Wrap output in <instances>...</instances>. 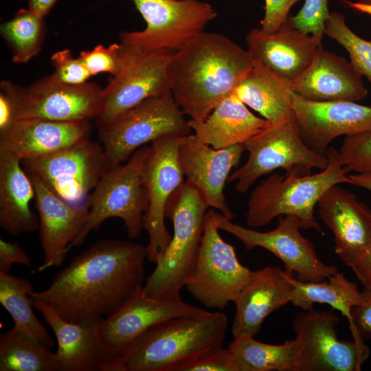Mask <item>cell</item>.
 <instances>
[{"instance_id": "8992f818", "label": "cell", "mask_w": 371, "mask_h": 371, "mask_svg": "<svg viewBox=\"0 0 371 371\" xmlns=\"http://www.w3.org/2000/svg\"><path fill=\"white\" fill-rule=\"evenodd\" d=\"M150 149L146 145L140 147L126 164L104 172L87 198L89 212L69 249L81 245L90 232L98 230L110 218L123 221L130 238L140 234L148 205L142 172Z\"/></svg>"}, {"instance_id": "52a82bcc", "label": "cell", "mask_w": 371, "mask_h": 371, "mask_svg": "<svg viewBox=\"0 0 371 371\" xmlns=\"http://www.w3.org/2000/svg\"><path fill=\"white\" fill-rule=\"evenodd\" d=\"M184 115L169 91L144 100L98 128L106 171L121 165L148 142L166 135L190 134Z\"/></svg>"}, {"instance_id": "4fadbf2b", "label": "cell", "mask_w": 371, "mask_h": 371, "mask_svg": "<svg viewBox=\"0 0 371 371\" xmlns=\"http://www.w3.org/2000/svg\"><path fill=\"white\" fill-rule=\"evenodd\" d=\"M183 136L166 135L151 142L145 162L142 179L148 205L142 227L148 235V260L157 263L168 246L172 235L165 225L166 210L170 196L184 183L179 159Z\"/></svg>"}, {"instance_id": "7bdbcfd3", "label": "cell", "mask_w": 371, "mask_h": 371, "mask_svg": "<svg viewBox=\"0 0 371 371\" xmlns=\"http://www.w3.org/2000/svg\"><path fill=\"white\" fill-rule=\"evenodd\" d=\"M362 293L365 302L352 308V320L357 331L361 337L371 336V289L364 288Z\"/></svg>"}, {"instance_id": "4dcf8cb0", "label": "cell", "mask_w": 371, "mask_h": 371, "mask_svg": "<svg viewBox=\"0 0 371 371\" xmlns=\"http://www.w3.org/2000/svg\"><path fill=\"white\" fill-rule=\"evenodd\" d=\"M228 348L235 371H295L298 355L295 339L277 345L244 337L234 339Z\"/></svg>"}, {"instance_id": "8d00e7d4", "label": "cell", "mask_w": 371, "mask_h": 371, "mask_svg": "<svg viewBox=\"0 0 371 371\" xmlns=\"http://www.w3.org/2000/svg\"><path fill=\"white\" fill-rule=\"evenodd\" d=\"M328 0H304L302 8L291 16L293 25L300 32L322 41L325 23L330 15Z\"/></svg>"}, {"instance_id": "e0dca14e", "label": "cell", "mask_w": 371, "mask_h": 371, "mask_svg": "<svg viewBox=\"0 0 371 371\" xmlns=\"http://www.w3.org/2000/svg\"><path fill=\"white\" fill-rule=\"evenodd\" d=\"M292 109L300 135L314 150L326 154L330 143L341 135L371 131V106L356 102H318L293 92Z\"/></svg>"}, {"instance_id": "ac0fdd59", "label": "cell", "mask_w": 371, "mask_h": 371, "mask_svg": "<svg viewBox=\"0 0 371 371\" xmlns=\"http://www.w3.org/2000/svg\"><path fill=\"white\" fill-rule=\"evenodd\" d=\"M32 304L56 337L58 371H121L120 358L99 337L98 326L102 320L70 322L45 303Z\"/></svg>"}, {"instance_id": "ab89813d", "label": "cell", "mask_w": 371, "mask_h": 371, "mask_svg": "<svg viewBox=\"0 0 371 371\" xmlns=\"http://www.w3.org/2000/svg\"><path fill=\"white\" fill-rule=\"evenodd\" d=\"M176 371H235L229 348L210 350L181 365Z\"/></svg>"}, {"instance_id": "ee69618b", "label": "cell", "mask_w": 371, "mask_h": 371, "mask_svg": "<svg viewBox=\"0 0 371 371\" xmlns=\"http://www.w3.org/2000/svg\"><path fill=\"white\" fill-rule=\"evenodd\" d=\"M351 268L364 288L371 289V253Z\"/></svg>"}, {"instance_id": "6da1fadb", "label": "cell", "mask_w": 371, "mask_h": 371, "mask_svg": "<svg viewBox=\"0 0 371 371\" xmlns=\"http://www.w3.org/2000/svg\"><path fill=\"white\" fill-rule=\"evenodd\" d=\"M146 246L116 239L94 243L56 273L49 286L32 291L74 323L101 321L124 306L144 286Z\"/></svg>"}, {"instance_id": "4316f807", "label": "cell", "mask_w": 371, "mask_h": 371, "mask_svg": "<svg viewBox=\"0 0 371 371\" xmlns=\"http://www.w3.org/2000/svg\"><path fill=\"white\" fill-rule=\"evenodd\" d=\"M194 134L215 149L244 144L271 124L253 114L234 92L203 121L189 120Z\"/></svg>"}, {"instance_id": "d6a6232c", "label": "cell", "mask_w": 371, "mask_h": 371, "mask_svg": "<svg viewBox=\"0 0 371 371\" xmlns=\"http://www.w3.org/2000/svg\"><path fill=\"white\" fill-rule=\"evenodd\" d=\"M32 291L33 287L27 280L0 271V304L10 315L14 325L52 348L54 341L33 311Z\"/></svg>"}, {"instance_id": "60d3db41", "label": "cell", "mask_w": 371, "mask_h": 371, "mask_svg": "<svg viewBox=\"0 0 371 371\" xmlns=\"http://www.w3.org/2000/svg\"><path fill=\"white\" fill-rule=\"evenodd\" d=\"M302 0H265V14L260 22L266 33L276 32L289 16L291 8Z\"/></svg>"}, {"instance_id": "5b68a950", "label": "cell", "mask_w": 371, "mask_h": 371, "mask_svg": "<svg viewBox=\"0 0 371 371\" xmlns=\"http://www.w3.org/2000/svg\"><path fill=\"white\" fill-rule=\"evenodd\" d=\"M208 207L198 189L187 180L170 196L166 217L172 221L174 232L143 286L146 296L160 300L181 299V289L196 262Z\"/></svg>"}, {"instance_id": "83f0119b", "label": "cell", "mask_w": 371, "mask_h": 371, "mask_svg": "<svg viewBox=\"0 0 371 371\" xmlns=\"http://www.w3.org/2000/svg\"><path fill=\"white\" fill-rule=\"evenodd\" d=\"M16 155L0 149V225L16 236L38 229V216L30 208L32 181Z\"/></svg>"}, {"instance_id": "f546056e", "label": "cell", "mask_w": 371, "mask_h": 371, "mask_svg": "<svg viewBox=\"0 0 371 371\" xmlns=\"http://www.w3.org/2000/svg\"><path fill=\"white\" fill-rule=\"evenodd\" d=\"M293 289L290 302L302 310L313 309L316 303L327 304L346 317L353 340L361 347H367L362 337L357 331L352 317L353 307L364 304L362 291L357 284L341 272H336L319 282H304L291 277Z\"/></svg>"}, {"instance_id": "5bb4252c", "label": "cell", "mask_w": 371, "mask_h": 371, "mask_svg": "<svg viewBox=\"0 0 371 371\" xmlns=\"http://www.w3.org/2000/svg\"><path fill=\"white\" fill-rule=\"evenodd\" d=\"M339 317L331 311L302 310L293 319L297 342L295 371H359L369 357L368 347L338 338Z\"/></svg>"}, {"instance_id": "7402d4cb", "label": "cell", "mask_w": 371, "mask_h": 371, "mask_svg": "<svg viewBox=\"0 0 371 371\" xmlns=\"http://www.w3.org/2000/svg\"><path fill=\"white\" fill-rule=\"evenodd\" d=\"M28 175L34 188L39 221L43 262L37 271L41 272L62 265L69 245L84 225L89 207L87 203L73 205L64 201L50 191L36 175Z\"/></svg>"}, {"instance_id": "d590c367", "label": "cell", "mask_w": 371, "mask_h": 371, "mask_svg": "<svg viewBox=\"0 0 371 371\" xmlns=\"http://www.w3.org/2000/svg\"><path fill=\"white\" fill-rule=\"evenodd\" d=\"M335 157L347 173H371V131L347 135Z\"/></svg>"}, {"instance_id": "681fc988", "label": "cell", "mask_w": 371, "mask_h": 371, "mask_svg": "<svg viewBox=\"0 0 371 371\" xmlns=\"http://www.w3.org/2000/svg\"><path fill=\"white\" fill-rule=\"evenodd\" d=\"M357 2L364 5H371V0H357Z\"/></svg>"}, {"instance_id": "74e56055", "label": "cell", "mask_w": 371, "mask_h": 371, "mask_svg": "<svg viewBox=\"0 0 371 371\" xmlns=\"http://www.w3.org/2000/svg\"><path fill=\"white\" fill-rule=\"evenodd\" d=\"M50 60L54 71L49 76L56 81L69 85H81L87 82L92 76L82 60L78 57H73L70 49L56 52Z\"/></svg>"}, {"instance_id": "836d02e7", "label": "cell", "mask_w": 371, "mask_h": 371, "mask_svg": "<svg viewBox=\"0 0 371 371\" xmlns=\"http://www.w3.org/2000/svg\"><path fill=\"white\" fill-rule=\"evenodd\" d=\"M43 19L29 8H21L1 25V36L14 63H26L41 50L46 32Z\"/></svg>"}, {"instance_id": "7a4b0ae2", "label": "cell", "mask_w": 371, "mask_h": 371, "mask_svg": "<svg viewBox=\"0 0 371 371\" xmlns=\"http://www.w3.org/2000/svg\"><path fill=\"white\" fill-rule=\"evenodd\" d=\"M253 63L247 50L228 37L203 31L173 52L170 90L190 120L203 121L236 91Z\"/></svg>"}, {"instance_id": "9a60e30c", "label": "cell", "mask_w": 371, "mask_h": 371, "mask_svg": "<svg viewBox=\"0 0 371 371\" xmlns=\"http://www.w3.org/2000/svg\"><path fill=\"white\" fill-rule=\"evenodd\" d=\"M21 162L27 173L36 175L54 194L73 205L87 203L106 171L103 146L90 139L55 154Z\"/></svg>"}, {"instance_id": "bcb514c9", "label": "cell", "mask_w": 371, "mask_h": 371, "mask_svg": "<svg viewBox=\"0 0 371 371\" xmlns=\"http://www.w3.org/2000/svg\"><path fill=\"white\" fill-rule=\"evenodd\" d=\"M58 0H28V8L38 16L44 18Z\"/></svg>"}, {"instance_id": "d4e9b609", "label": "cell", "mask_w": 371, "mask_h": 371, "mask_svg": "<svg viewBox=\"0 0 371 371\" xmlns=\"http://www.w3.org/2000/svg\"><path fill=\"white\" fill-rule=\"evenodd\" d=\"M292 274L277 267H266L254 271L234 302V339L254 337L269 315L290 302L293 289Z\"/></svg>"}, {"instance_id": "9c48e42d", "label": "cell", "mask_w": 371, "mask_h": 371, "mask_svg": "<svg viewBox=\"0 0 371 371\" xmlns=\"http://www.w3.org/2000/svg\"><path fill=\"white\" fill-rule=\"evenodd\" d=\"M245 144L247 161L233 172L228 182L236 181V190L247 192L261 177L278 168L293 170L303 175L324 169L329 164L326 154L311 148L302 139L293 113L287 119L260 132Z\"/></svg>"}, {"instance_id": "3957f363", "label": "cell", "mask_w": 371, "mask_h": 371, "mask_svg": "<svg viewBox=\"0 0 371 371\" xmlns=\"http://www.w3.org/2000/svg\"><path fill=\"white\" fill-rule=\"evenodd\" d=\"M227 325V317L221 311L160 322L124 351L121 371H176L204 352L222 347Z\"/></svg>"}, {"instance_id": "8fae6325", "label": "cell", "mask_w": 371, "mask_h": 371, "mask_svg": "<svg viewBox=\"0 0 371 371\" xmlns=\"http://www.w3.org/2000/svg\"><path fill=\"white\" fill-rule=\"evenodd\" d=\"M119 44L120 68L102 89L101 109L94 120L98 129L144 100L170 91L168 66L174 52Z\"/></svg>"}, {"instance_id": "e575fe53", "label": "cell", "mask_w": 371, "mask_h": 371, "mask_svg": "<svg viewBox=\"0 0 371 371\" xmlns=\"http://www.w3.org/2000/svg\"><path fill=\"white\" fill-rule=\"evenodd\" d=\"M324 34L346 49L353 67L371 82V40L366 41L353 32L346 23V16L337 11L330 13Z\"/></svg>"}, {"instance_id": "277c9868", "label": "cell", "mask_w": 371, "mask_h": 371, "mask_svg": "<svg viewBox=\"0 0 371 371\" xmlns=\"http://www.w3.org/2000/svg\"><path fill=\"white\" fill-rule=\"evenodd\" d=\"M335 151L326 150L329 164L317 173L303 175L293 170L284 175H270L262 181L248 200L247 226L263 227L276 217L290 215L299 219L302 229H313L323 234L314 215L316 204L331 187L350 183L348 173L336 159Z\"/></svg>"}, {"instance_id": "2e32d148", "label": "cell", "mask_w": 371, "mask_h": 371, "mask_svg": "<svg viewBox=\"0 0 371 371\" xmlns=\"http://www.w3.org/2000/svg\"><path fill=\"white\" fill-rule=\"evenodd\" d=\"M218 226L238 238L246 249L261 247L274 254L300 280L319 282L338 271L320 260L314 244L301 234L300 222L294 216H278L276 228L267 232L243 227L223 214Z\"/></svg>"}, {"instance_id": "f1b7e54d", "label": "cell", "mask_w": 371, "mask_h": 371, "mask_svg": "<svg viewBox=\"0 0 371 371\" xmlns=\"http://www.w3.org/2000/svg\"><path fill=\"white\" fill-rule=\"evenodd\" d=\"M234 93L271 124L293 114L291 82L258 62L254 61Z\"/></svg>"}, {"instance_id": "ba28073f", "label": "cell", "mask_w": 371, "mask_h": 371, "mask_svg": "<svg viewBox=\"0 0 371 371\" xmlns=\"http://www.w3.org/2000/svg\"><path fill=\"white\" fill-rule=\"evenodd\" d=\"M221 216L214 208L207 211L196 262L186 284L196 300L218 309L234 302L254 273L239 262L234 246L221 236Z\"/></svg>"}, {"instance_id": "cb8c5ba5", "label": "cell", "mask_w": 371, "mask_h": 371, "mask_svg": "<svg viewBox=\"0 0 371 371\" xmlns=\"http://www.w3.org/2000/svg\"><path fill=\"white\" fill-rule=\"evenodd\" d=\"M91 129L90 121L14 120L0 131V149L16 155L21 161L45 157L89 139Z\"/></svg>"}, {"instance_id": "44dd1931", "label": "cell", "mask_w": 371, "mask_h": 371, "mask_svg": "<svg viewBox=\"0 0 371 371\" xmlns=\"http://www.w3.org/2000/svg\"><path fill=\"white\" fill-rule=\"evenodd\" d=\"M142 289L117 312L102 320L98 326L103 344L120 360L134 340L155 324L172 317L206 311L181 299L160 300L147 297Z\"/></svg>"}, {"instance_id": "484cf974", "label": "cell", "mask_w": 371, "mask_h": 371, "mask_svg": "<svg viewBox=\"0 0 371 371\" xmlns=\"http://www.w3.org/2000/svg\"><path fill=\"white\" fill-rule=\"evenodd\" d=\"M292 91L308 100L357 102L368 94L362 76L350 61L319 47L308 67L291 82Z\"/></svg>"}, {"instance_id": "7c38bea8", "label": "cell", "mask_w": 371, "mask_h": 371, "mask_svg": "<svg viewBox=\"0 0 371 371\" xmlns=\"http://www.w3.org/2000/svg\"><path fill=\"white\" fill-rule=\"evenodd\" d=\"M144 19L139 31L122 32L120 42L147 51L175 52L204 31L217 16L199 0H130Z\"/></svg>"}, {"instance_id": "7dc6e473", "label": "cell", "mask_w": 371, "mask_h": 371, "mask_svg": "<svg viewBox=\"0 0 371 371\" xmlns=\"http://www.w3.org/2000/svg\"><path fill=\"white\" fill-rule=\"evenodd\" d=\"M350 183L371 192V173L348 175Z\"/></svg>"}, {"instance_id": "c3c4849f", "label": "cell", "mask_w": 371, "mask_h": 371, "mask_svg": "<svg viewBox=\"0 0 371 371\" xmlns=\"http://www.w3.org/2000/svg\"><path fill=\"white\" fill-rule=\"evenodd\" d=\"M341 2L358 12L371 15V5H364L357 1L354 2L348 0H341Z\"/></svg>"}, {"instance_id": "f35d334b", "label": "cell", "mask_w": 371, "mask_h": 371, "mask_svg": "<svg viewBox=\"0 0 371 371\" xmlns=\"http://www.w3.org/2000/svg\"><path fill=\"white\" fill-rule=\"evenodd\" d=\"M119 49V43L108 47L98 45L91 50L82 51L78 57L92 76L102 72L115 76L120 68Z\"/></svg>"}, {"instance_id": "1f68e13d", "label": "cell", "mask_w": 371, "mask_h": 371, "mask_svg": "<svg viewBox=\"0 0 371 371\" xmlns=\"http://www.w3.org/2000/svg\"><path fill=\"white\" fill-rule=\"evenodd\" d=\"M56 353L13 325L0 336V371H58Z\"/></svg>"}, {"instance_id": "f6af8a7d", "label": "cell", "mask_w": 371, "mask_h": 371, "mask_svg": "<svg viewBox=\"0 0 371 371\" xmlns=\"http://www.w3.org/2000/svg\"><path fill=\"white\" fill-rule=\"evenodd\" d=\"M14 120L10 102L3 93L0 92V131L9 126Z\"/></svg>"}, {"instance_id": "30bf717a", "label": "cell", "mask_w": 371, "mask_h": 371, "mask_svg": "<svg viewBox=\"0 0 371 371\" xmlns=\"http://www.w3.org/2000/svg\"><path fill=\"white\" fill-rule=\"evenodd\" d=\"M0 88L10 102L14 120L90 121L98 116L102 102V89L97 84L69 85L49 75L25 87L3 80Z\"/></svg>"}, {"instance_id": "b9f144b4", "label": "cell", "mask_w": 371, "mask_h": 371, "mask_svg": "<svg viewBox=\"0 0 371 371\" xmlns=\"http://www.w3.org/2000/svg\"><path fill=\"white\" fill-rule=\"evenodd\" d=\"M27 267L32 266L31 259L16 242L0 239V271L9 273L13 264Z\"/></svg>"}, {"instance_id": "d6986e66", "label": "cell", "mask_w": 371, "mask_h": 371, "mask_svg": "<svg viewBox=\"0 0 371 371\" xmlns=\"http://www.w3.org/2000/svg\"><path fill=\"white\" fill-rule=\"evenodd\" d=\"M245 150L243 144L215 149L199 141L194 134L183 136L179 146V159L186 180L198 189L209 207L230 220L235 215L226 203L224 188Z\"/></svg>"}, {"instance_id": "603a6c76", "label": "cell", "mask_w": 371, "mask_h": 371, "mask_svg": "<svg viewBox=\"0 0 371 371\" xmlns=\"http://www.w3.org/2000/svg\"><path fill=\"white\" fill-rule=\"evenodd\" d=\"M247 52L258 62L291 82L308 67L322 40L296 29L290 16L275 32L251 30L245 37Z\"/></svg>"}, {"instance_id": "ffe728a7", "label": "cell", "mask_w": 371, "mask_h": 371, "mask_svg": "<svg viewBox=\"0 0 371 371\" xmlns=\"http://www.w3.org/2000/svg\"><path fill=\"white\" fill-rule=\"evenodd\" d=\"M322 221L333 235L335 252L351 267L371 253V208L335 185L318 202Z\"/></svg>"}]
</instances>
